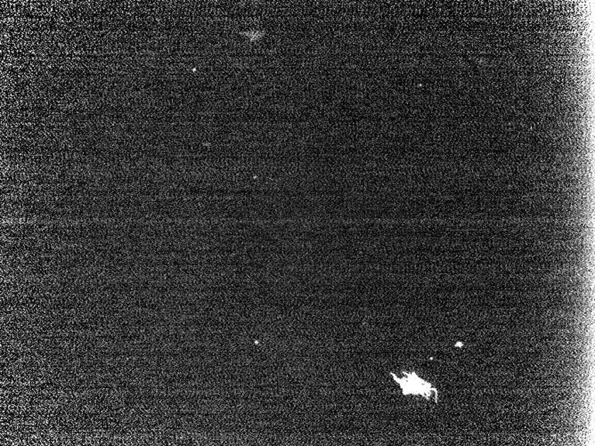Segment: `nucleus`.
Here are the masks:
<instances>
[{
    "mask_svg": "<svg viewBox=\"0 0 595 446\" xmlns=\"http://www.w3.org/2000/svg\"><path fill=\"white\" fill-rule=\"evenodd\" d=\"M392 375L394 379H395V382L400 384L404 396L412 394V395H421L424 396L425 399H430V396H434L432 394L437 392V390L432 388L430 383L419 378V377L415 374V372H404V375L407 377L406 378L404 377L403 379L397 378L393 373H392Z\"/></svg>",
    "mask_w": 595,
    "mask_h": 446,
    "instance_id": "f257e3e1",
    "label": "nucleus"
}]
</instances>
